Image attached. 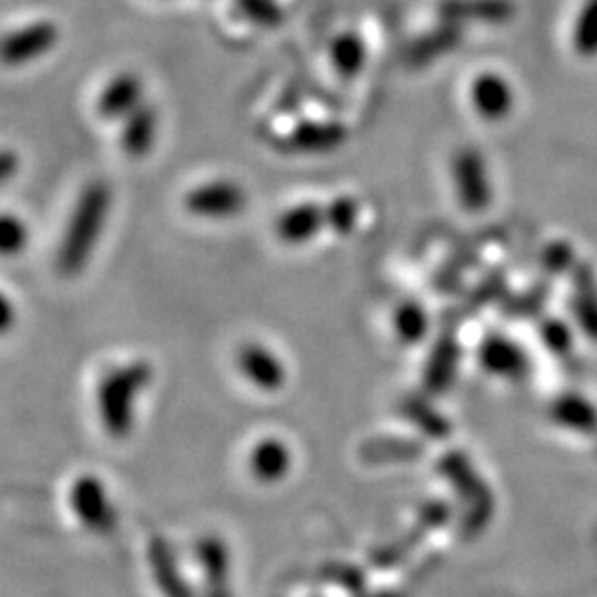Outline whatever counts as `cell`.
<instances>
[{
	"label": "cell",
	"instance_id": "6da1fadb",
	"mask_svg": "<svg viewBox=\"0 0 597 597\" xmlns=\"http://www.w3.org/2000/svg\"><path fill=\"white\" fill-rule=\"evenodd\" d=\"M155 370L144 359H133L106 370L97 383V419L109 439L131 436L137 416V401L151 388Z\"/></svg>",
	"mask_w": 597,
	"mask_h": 597
},
{
	"label": "cell",
	"instance_id": "7a4b0ae2",
	"mask_svg": "<svg viewBox=\"0 0 597 597\" xmlns=\"http://www.w3.org/2000/svg\"><path fill=\"white\" fill-rule=\"evenodd\" d=\"M109 202L111 193L102 182H91L80 193L58 253V270L64 277L80 275L89 264L106 222Z\"/></svg>",
	"mask_w": 597,
	"mask_h": 597
},
{
	"label": "cell",
	"instance_id": "3957f363",
	"mask_svg": "<svg viewBox=\"0 0 597 597\" xmlns=\"http://www.w3.org/2000/svg\"><path fill=\"white\" fill-rule=\"evenodd\" d=\"M69 509L75 521L95 536H111L117 527V512L106 485L95 474H80L69 485Z\"/></svg>",
	"mask_w": 597,
	"mask_h": 597
},
{
	"label": "cell",
	"instance_id": "277c9868",
	"mask_svg": "<svg viewBox=\"0 0 597 597\" xmlns=\"http://www.w3.org/2000/svg\"><path fill=\"white\" fill-rule=\"evenodd\" d=\"M191 215L202 219H233L246 206V191L230 179H215L191 188L184 197Z\"/></svg>",
	"mask_w": 597,
	"mask_h": 597
},
{
	"label": "cell",
	"instance_id": "5b68a950",
	"mask_svg": "<svg viewBox=\"0 0 597 597\" xmlns=\"http://www.w3.org/2000/svg\"><path fill=\"white\" fill-rule=\"evenodd\" d=\"M467 97L472 111L485 122H503L516 109V91L498 71H481L472 78Z\"/></svg>",
	"mask_w": 597,
	"mask_h": 597
},
{
	"label": "cell",
	"instance_id": "8992f818",
	"mask_svg": "<svg viewBox=\"0 0 597 597\" xmlns=\"http://www.w3.org/2000/svg\"><path fill=\"white\" fill-rule=\"evenodd\" d=\"M60 31L49 20H38L0 38V62L7 66L29 64L55 47Z\"/></svg>",
	"mask_w": 597,
	"mask_h": 597
},
{
	"label": "cell",
	"instance_id": "52a82bcc",
	"mask_svg": "<svg viewBox=\"0 0 597 597\" xmlns=\"http://www.w3.org/2000/svg\"><path fill=\"white\" fill-rule=\"evenodd\" d=\"M195 558L204 578V597H233L230 552L219 536H204L195 545Z\"/></svg>",
	"mask_w": 597,
	"mask_h": 597
},
{
	"label": "cell",
	"instance_id": "ba28073f",
	"mask_svg": "<svg viewBox=\"0 0 597 597\" xmlns=\"http://www.w3.org/2000/svg\"><path fill=\"white\" fill-rule=\"evenodd\" d=\"M146 560L157 591L164 597H195L188 580L179 572L171 545L162 536H153L146 547Z\"/></svg>",
	"mask_w": 597,
	"mask_h": 597
},
{
	"label": "cell",
	"instance_id": "9c48e42d",
	"mask_svg": "<svg viewBox=\"0 0 597 597\" xmlns=\"http://www.w3.org/2000/svg\"><path fill=\"white\" fill-rule=\"evenodd\" d=\"M237 368L248 383L266 392H272L284 381V370L277 357L255 341H248L237 350Z\"/></svg>",
	"mask_w": 597,
	"mask_h": 597
},
{
	"label": "cell",
	"instance_id": "30bf717a",
	"mask_svg": "<svg viewBox=\"0 0 597 597\" xmlns=\"http://www.w3.org/2000/svg\"><path fill=\"white\" fill-rule=\"evenodd\" d=\"M142 106V80L135 73L115 75L97 97V113L104 120H124Z\"/></svg>",
	"mask_w": 597,
	"mask_h": 597
},
{
	"label": "cell",
	"instance_id": "8fae6325",
	"mask_svg": "<svg viewBox=\"0 0 597 597\" xmlns=\"http://www.w3.org/2000/svg\"><path fill=\"white\" fill-rule=\"evenodd\" d=\"M155 135H157V115L148 104H142L128 117H124L120 146L131 157H144L153 151Z\"/></svg>",
	"mask_w": 597,
	"mask_h": 597
},
{
	"label": "cell",
	"instance_id": "7c38bea8",
	"mask_svg": "<svg viewBox=\"0 0 597 597\" xmlns=\"http://www.w3.org/2000/svg\"><path fill=\"white\" fill-rule=\"evenodd\" d=\"M288 452L275 439L259 441L248 454V470L261 483L279 481L288 470Z\"/></svg>",
	"mask_w": 597,
	"mask_h": 597
},
{
	"label": "cell",
	"instance_id": "4fadbf2b",
	"mask_svg": "<svg viewBox=\"0 0 597 597\" xmlns=\"http://www.w3.org/2000/svg\"><path fill=\"white\" fill-rule=\"evenodd\" d=\"M321 224V213L312 204H303L297 208H290L281 215L277 224V233L284 241H303L310 239Z\"/></svg>",
	"mask_w": 597,
	"mask_h": 597
},
{
	"label": "cell",
	"instance_id": "5bb4252c",
	"mask_svg": "<svg viewBox=\"0 0 597 597\" xmlns=\"http://www.w3.org/2000/svg\"><path fill=\"white\" fill-rule=\"evenodd\" d=\"M574 51L580 58L597 55V0H585L578 9L574 29H572Z\"/></svg>",
	"mask_w": 597,
	"mask_h": 597
},
{
	"label": "cell",
	"instance_id": "9a60e30c",
	"mask_svg": "<svg viewBox=\"0 0 597 597\" xmlns=\"http://www.w3.org/2000/svg\"><path fill=\"white\" fill-rule=\"evenodd\" d=\"M330 58L341 75H354L361 71L363 58H366V47L361 35L346 31L339 33L330 47Z\"/></svg>",
	"mask_w": 597,
	"mask_h": 597
},
{
	"label": "cell",
	"instance_id": "2e32d148",
	"mask_svg": "<svg viewBox=\"0 0 597 597\" xmlns=\"http://www.w3.org/2000/svg\"><path fill=\"white\" fill-rule=\"evenodd\" d=\"M341 137H343V131L337 124L310 122V124H301L292 133V144L301 151H326V148L337 146Z\"/></svg>",
	"mask_w": 597,
	"mask_h": 597
},
{
	"label": "cell",
	"instance_id": "e0dca14e",
	"mask_svg": "<svg viewBox=\"0 0 597 597\" xmlns=\"http://www.w3.org/2000/svg\"><path fill=\"white\" fill-rule=\"evenodd\" d=\"M29 244V226L13 213H0V257H18Z\"/></svg>",
	"mask_w": 597,
	"mask_h": 597
},
{
	"label": "cell",
	"instance_id": "ac0fdd59",
	"mask_svg": "<svg viewBox=\"0 0 597 597\" xmlns=\"http://www.w3.org/2000/svg\"><path fill=\"white\" fill-rule=\"evenodd\" d=\"M237 4L241 9V13L257 24L270 27V24H277L281 20V11H279L275 0H237Z\"/></svg>",
	"mask_w": 597,
	"mask_h": 597
},
{
	"label": "cell",
	"instance_id": "d6986e66",
	"mask_svg": "<svg viewBox=\"0 0 597 597\" xmlns=\"http://www.w3.org/2000/svg\"><path fill=\"white\" fill-rule=\"evenodd\" d=\"M18 323V310L7 292L0 290V337L9 334Z\"/></svg>",
	"mask_w": 597,
	"mask_h": 597
},
{
	"label": "cell",
	"instance_id": "ffe728a7",
	"mask_svg": "<svg viewBox=\"0 0 597 597\" xmlns=\"http://www.w3.org/2000/svg\"><path fill=\"white\" fill-rule=\"evenodd\" d=\"M20 168V159L13 151H7V148H0V186L11 182L16 177Z\"/></svg>",
	"mask_w": 597,
	"mask_h": 597
}]
</instances>
